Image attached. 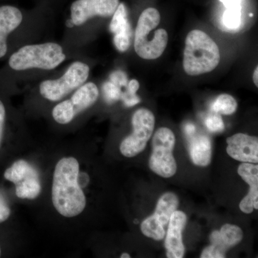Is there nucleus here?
<instances>
[{
  "label": "nucleus",
  "mask_w": 258,
  "mask_h": 258,
  "mask_svg": "<svg viewBox=\"0 0 258 258\" xmlns=\"http://www.w3.org/2000/svg\"><path fill=\"white\" fill-rule=\"evenodd\" d=\"M80 164L74 157L57 161L52 176L51 198L54 208L61 216L73 218L86 207V197L79 183Z\"/></svg>",
  "instance_id": "obj_1"
},
{
  "label": "nucleus",
  "mask_w": 258,
  "mask_h": 258,
  "mask_svg": "<svg viewBox=\"0 0 258 258\" xmlns=\"http://www.w3.org/2000/svg\"><path fill=\"white\" fill-rule=\"evenodd\" d=\"M220 61L216 42L205 32L191 30L185 40L183 67L189 76L208 74L214 71Z\"/></svg>",
  "instance_id": "obj_2"
},
{
  "label": "nucleus",
  "mask_w": 258,
  "mask_h": 258,
  "mask_svg": "<svg viewBox=\"0 0 258 258\" xmlns=\"http://www.w3.org/2000/svg\"><path fill=\"white\" fill-rule=\"evenodd\" d=\"M159 12L149 8L139 17L135 30L134 50L137 55L145 60H155L160 57L166 46L169 36L164 29L160 28L151 34L160 23Z\"/></svg>",
  "instance_id": "obj_3"
},
{
  "label": "nucleus",
  "mask_w": 258,
  "mask_h": 258,
  "mask_svg": "<svg viewBox=\"0 0 258 258\" xmlns=\"http://www.w3.org/2000/svg\"><path fill=\"white\" fill-rule=\"evenodd\" d=\"M66 59L63 49L55 42L33 44L19 48L8 59V66L15 71L29 69L50 71L56 69Z\"/></svg>",
  "instance_id": "obj_4"
},
{
  "label": "nucleus",
  "mask_w": 258,
  "mask_h": 258,
  "mask_svg": "<svg viewBox=\"0 0 258 258\" xmlns=\"http://www.w3.org/2000/svg\"><path fill=\"white\" fill-rule=\"evenodd\" d=\"M176 138L170 128L161 127L158 129L152 138V152L149 159L151 170L163 178L175 175L177 165L173 151Z\"/></svg>",
  "instance_id": "obj_5"
},
{
  "label": "nucleus",
  "mask_w": 258,
  "mask_h": 258,
  "mask_svg": "<svg viewBox=\"0 0 258 258\" xmlns=\"http://www.w3.org/2000/svg\"><path fill=\"white\" fill-rule=\"evenodd\" d=\"M89 74L90 68L88 64L76 61L69 66L62 77L42 81L39 88L40 95L47 101H60L84 84Z\"/></svg>",
  "instance_id": "obj_6"
},
{
  "label": "nucleus",
  "mask_w": 258,
  "mask_h": 258,
  "mask_svg": "<svg viewBox=\"0 0 258 258\" xmlns=\"http://www.w3.org/2000/svg\"><path fill=\"white\" fill-rule=\"evenodd\" d=\"M99 91L93 82L85 83L76 90L70 99L60 102L52 111L53 119L61 125L69 124L98 100Z\"/></svg>",
  "instance_id": "obj_7"
},
{
  "label": "nucleus",
  "mask_w": 258,
  "mask_h": 258,
  "mask_svg": "<svg viewBox=\"0 0 258 258\" xmlns=\"http://www.w3.org/2000/svg\"><path fill=\"white\" fill-rule=\"evenodd\" d=\"M133 132L123 139L120 152L125 157H137L146 147L152 137L155 126V117L150 110L140 108L134 113L132 119Z\"/></svg>",
  "instance_id": "obj_8"
},
{
  "label": "nucleus",
  "mask_w": 258,
  "mask_h": 258,
  "mask_svg": "<svg viewBox=\"0 0 258 258\" xmlns=\"http://www.w3.org/2000/svg\"><path fill=\"white\" fill-rule=\"evenodd\" d=\"M5 179L13 182L15 194L22 200H35L42 191L40 176L36 169L28 162L20 159L5 171Z\"/></svg>",
  "instance_id": "obj_9"
},
{
  "label": "nucleus",
  "mask_w": 258,
  "mask_h": 258,
  "mask_svg": "<svg viewBox=\"0 0 258 258\" xmlns=\"http://www.w3.org/2000/svg\"><path fill=\"white\" fill-rule=\"evenodd\" d=\"M179 204V198L175 194H164L158 201L154 213L142 222V233L153 240H163L166 235L165 227L169 224L171 215L177 210Z\"/></svg>",
  "instance_id": "obj_10"
},
{
  "label": "nucleus",
  "mask_w": 258,
  "mask_h": 258,
  "mask_svg": "<svg viewBox=\"0 0 258 258\" xmlns=\"http://www.w3.org/2000/svg\"><path fill=\"white\" fill-rule=\"evenodd\" d=\"M119 3V0H76L71 6V23L81 26L94 17L109 18Z\"/></svg>",
  "instance_id": "obj_11"
},
{
  "label": "nucleus",
  "mask_w": 258,
  "mask_h": 258,
  "mask_svg": "<svg viewBox=\"0 0 258 258\" xmlns=\"http://www.w3.org/2000/svg\"><path fill=\"white\" fill-rule=\"evenodd\" d=\"M243 238V231L238 226L225 224L220 231H213L210 237V245L205 247L201 258H224L232 247L240 243Z\"/></svg>",
  "instance_id": "obj_12"
},
{
  "label": "nucleus",
  "mask_w": 258,
  "mask_h": 258,
  "mask_svg": "<svg viewBox=\"0 0 258 258\" xmlns=\"http://www.w3.org/2000/svg\"><path fill=\"white\" fill-rule=\"evenodd\" d=\"M227 154L242 163L257 164L258 139L245 134H236L227 139Z\"/></svg>",
  "instance_id": "obj_13"
},
{
  "label": "nucleus",
  "mask_w": 258,
  "mask_h": 258,
  "mask_svg": "<svg viewBox=\"0 0 258 258\" xmlns=\"http://www.w3.org/2000/svg\"><path fill=\"white\" fill-rule=\"evenodd\" d=\"M186 215L184 212L176 210L171 215L169 222V227L165 235L166 257H184L185 247L183 243L182 232L186 224Z\"/></svg>",
  "instance_id": "obj_14"
},
{
  "label": "nucleus",
  "mask_w": 258,
  "mask_h": 258,
  "mask_svg": "<svg viewBox=\"0 0 258 258\" xmlns=\"http://www.w3.org/2000/svg\"><path fill=\"white\" fill-rule=\"evenodd\" d=\"M23 21L21 10L12 5L0 6V59L9 51V38Z\"/></svg>",
  "instance_id": "obj_15"
},
{
  "label": "nucleus",
  "mask_w": 258,
  "mask_h": 258,
  "mask_svg": "<svg viewBox=\"0 0 258 258\" xmlns=\"http://www.w3.org/2000/svg\"><path fill=\"white\" fill-rule=\"evenodd\" d=\"M110 30L113 34V42L117 50L121 52L128 50L131 45L132 30L128 19L126 8L123 3H119L112 15Z\"/></svg>",
  "instance_id": "obj_16"
},
{
  "label": "nucleus",
  "mask_w": 258,
  "mask_h": 258,
  "mask_svg": "<svg viewBox=\"0 0 258 258\" xmlns=\"http://www.w3.org/2000/svg\"><path fill=\"white\" fill-rule=\"evenodd\" d=\"M237 173L249 186V191L240 203L241 211L251 214L258 209V166L251 163H243L239 166Z\"/></svg>",
  "instance_id": "obj_17"
},
{
  "label": "nucleus",
  "mask_w": 258,
  "mask_h": 258,
  "mask_svg": "<svg viewBox=\"0 0 258 258\" xmlns=\"http://www.w3.org/2000/svg\"><path fill=\"white\" fill-rule=\"evenodd\" d=\"M190 157L193 164L207 166L211 162L212 145L208 137L201 136L195 139L190 147Z\"/></svg>",
  "instance_id": "obj_18"
},
{
  "label": "nucleus",
  "mask_w": 258,
  "mask_h": 258,
  "mask_svg": "<svg viewBox=\"0 0 258 258\" xmlns=\"http://www.w3.org/2000/svg\"><path fill=\"white\" fill-rule=\"evenodd\" d=\"M237 108V103L235 98L229 94H221L217 97L212 106V110L216 113L224 115H231Z\"/></svg>",
  "instance_id": "obj_19"
},
{
  "label": "nucleus",
  "mask_w": 258,
  "mask_h": 258,
  "mask_svg": "<svg viewBox=\"0 0 258 258\" xmlns=\"http://www.w3.org/2000/svg\"><path fill=\"white\" fill-rule=\"evenodd\" d=\"M223 23L229 29H237L241 23V5H230L226 7L223 15Z\"/></svg>",
  "instance_id": "obj_20"
},
{
  "label": "nucleus",
  "mask_w": 258,
  "mask_h": 258,
  "mask_svg": "<svg viewBox=\"0 0 258 258\" xmlns=\"http://www.w3.org/2000/svg\"><path fill=\"white\" fill-rule=\"evenodd\" d=\"M206 125L212 132H221L225 128L223 120L218 115H212L206 120Z\"/></svg>",
  "instance_id": "obj_21"
},
{
  "label": "nucleus",
  "mask_w": 258,
  "mask_h": 258,
  "mask_svg": "<svg viewBox=\"0 0 258 258\" xmlns=\"http://www.w3.org/2000/svg\"><path fill=\"white\" fill-rule=\"evenodd\" d=\"M7 109L4 102L0 98V147L3 144L6 127Z\"/></svg>",
  "instance_id": "obj_22"
},
{
  "label": "nucleus",
  "mask_w": 258,
  "mask_h": 258,
  "mask_svg": "<svg viewBox=\"0 0 258 258\" xmlns=\"http://www.w3.org/2000/svg\"><path fill=\"white\" fill-rule=\"evenodd\" d=\"M105 94L107 99L110 101H115L119 98L120 91L113 83H107L104 87Z\"/></svg>",
  "instance_id": "obj_23"
},
{
  "label": "nucleus",
  "mask_w": 258,
  "mask_h": 258,
  "mask_svg": "<svg viewBox=\"0 0 258 258\" xmlns=\"http://www.w3.org/2000/svg\"><path fill=\"white\" fill-rule=\"evenodd\" d=\"M11 215V210L4 199L0 196V224L7 221Z\"/></svg>",
  "instance_id": "obj_24"
},
{
  "label": "nucleus",
  "mask_w": 258,
  "mask_h": 258,
  "mask_svg": "<svg viewBox=\"0 0 258 258\" xmlns=\"http://www.w3.org/2000/svg\"><path fill=\"white\" fill-rule=\"evenodd\" d=\"M225 7L230 6V5H240L242 0H220Z\"/></svg>",
  "instance_id": "obj_25"
},
{
  "label": "nucleus",
  "mask_w": 258,
  "mask_h": 258,
  "mask_svg": "<svg viewBox=\"0 0 258 258\" xmlns=\"http://www.w3.org/2000/svg\"><path fill=\"white\" fill-rule=\"evenodd\" d=\"M258 67L255 68L253 73V76H252V79H253L254 84L255 85L256 87H258Z\"/></svg>",
  "instance_id": "obj_26"
},
{
  "label": "nucleus",
  "mask_w": 258,
  "mask_h": 258,
  "mask_svg": "<svg viewBox=\"0 0 258 258\" xmlns=\"http://www.w3.org/2000/svg\"><path fill=\"white\" fill-rule=\"evenodd\" d=\"M186 134H187L188 135H191V134H193L194 133H195V126H194V125H191V124H189V125H186Z\"/></svg>",
  "instance_id": "obj_27"
},
{
  "label": "nucleus",
  "mask_w": 258,
  "mask_h": 258,
  "mask_svg": "<svg viewBox=\"0 0 258 258\" xmlns=\"http://www.w3.org/2000/svg\"><path fill=\"white\" fill-rule=\"evenodd\" d=\"M120 257L121 258H130V254L128 253H122L120 254Z\"/></svg>",
  "instance_id": "obj_28"
},
{
  "label": "nucleus",
  "mask_w": 258,
  "mask_h": 258,
  "mask_svg": "<svg viewBox=\"0 0 258 258\" xmlns=\"http://www.w3.org/2000/svg\"><path fill=\"white\" fill-rule=\"evenodd\" d=\"M2 256V248H1V245H0V257Z\"/></svg>",
  "instance_id": "obj_29"
}]
</instances>
